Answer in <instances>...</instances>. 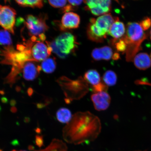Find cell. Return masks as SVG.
I'll return each mask as SVG.
<instances>
[{
    "label": "cell",
    "mask_w": 151,
    "mask_h": 151,
    "mask_svg": "<svg viewBox=\"0 0 151 151\" xmlns=\"http://www.w3.org/2000/svg\"><path fill=\"white\" fill-rule=\"evenodd\" d=\"M36 62L28 61L24 64L22 73L23 78L26 80L32 81L39 75L42 69L41 65H38Z\"/></svg>",
    "instance_id": "7c38bea8"
},
{
    "label": "cell",
    "mask_w": 151,
    "mask_h": 151,
    "mask_svg": "<svg viewBox=\"0 0 151 151\" xmlns=\"http://www.w3.org/2000/svg\"><path fill=\"white\" fill-rule=\"evenodd\" d=\"M1 106H0V112H1Z\"/></svg>",
    "instance_id": "ee69618b"
},
{
    "label": "cell",
    "mask_w": 151,
    "mask_h": 151,
    "mask_svg": "<svg viewBox=\"0 0 151 151\" xmlns=\"http://www.w3.org/2000/svg\"><path fill=\"white\" fill-rule=\"evenodd\" d=\"M86 6L85 9L89 11L96 16L108 14L111 9V1L108 0H90L84 1Z\"/></svg>",
    "instance_id": "ba28073f"
},
{
    "label": "cell",
    "mask_w": 151,
    "mask_h": 151,
    "mask_svg": "<svg viewBox=\"0 0 151 151\" xmlns=\"http://www.w3.org/2000/svg\"><path fill=\"white\" fill-rule=\"evenodd\" d=\"M72 116L70 111L65 107L58 109L56 113L57 119L62 123L68 124L70 121Z\"/></svg>",
    "instance_id": "d6986e66"
},
{
    "label": "cell",
    "mask_w": 151,
    "mask_h": 151,
    "mask_svg": "<svg viewBox=\"0 0 151 151\" xmlns=\"http://www.w3.org/2000/svg\"><path fill=\"white\" fill-rule=\"evenodd\" d=\"M17 101L16 100L12 99L10 101V104L12 107L15 106L16 105Z\"/></svg>",
    "instance_id": "d590c367"
},
{
    "label": "cell",
    "mask_w": 151,
    "mask_h": 151,
    "mask_svg": "<svg viewBox=\"0 0 151 151\" xmlns=\"http://www.w3.org/2000/svg\"><path fill=\"white\" fill-rule=\"evenodd\" d=\"M11 151H27L23 150H12Z\"/></svg>",
    "instance_id": "b9f144b4"
},
{
    "label": "cell",
    "mask_w": 151,
    "mask_h": 151,
    "mask_svg": "<svg viewBox=\"0 0 151 151\" xmlns=\"http://www.w3.org/2000/svg\"><path fill=\"white\" fill-rule=\"evenodd\" d=\"M94 19H90V22L87 28V35L88 39L96 42H103L106 38L107 34L104 32L96 26Z\"/></svg>",
    "instance_id": "8fae6325"
},
{
    "label": "cell",
    "mask_w": 151,
    "mask_h": 151,
    "mask_svg": "<svg viewBox=\"0 0 151 151\" xmlns=\"http://www.w3.org/2000/svg\"><path fill=\"white\" fill-rule=\"evenodd\" d=\"M33 41L29 40L26 44L29 47L33 61L36 62L43 61L50 57L52 49L48 41Z\"/></svg>",
    "instance_id": "8992f818"
},
{
    "label": "cell",
    "mask_w": 151,
    "mask_h": 151,
    "mask_svg": "<svg viewBox=\"0 0 151 151\" xmlns=\"http://www.w3.org/2000/svg\"><path fill=\"white\" fill-rule=\"evenodd\" d=\"M60 29L62 31L78 28L80 23V16L73 12L65 13L62 16Z\"/></svg>",
    "instance_id": "30bf717a"
},
{
    "label": "cell",
    "mask_w": 151,
    "mask_h": 151,
    "mask_svg": "<svg viewBox=\"0 0 151 151\" xmlns=\"http://www.w3.org/2000/svg\"><path fill=\"white\" fill-rule=\"evenodd\" d=\"M77 8V7L73 6L69 4L65 6V7L61 9L60 12L62 13L68 12L69 11H75Z\"/></svg>",
    "instance_id": "f1b7e54d"
},
{
    "label": "cell",
    "mask_w": 151,
    "mask_h": 151,
    "mask_svg": "<svg viewBox=\"0 0 151 151\" xmlns=\"http://www.w3.org/2000/svg\"><path fill=\"white\" fill-rule=\"evenodd\" d=\"M135 84L137 85H145L151 86V83L146 80V79H143V80H137L135 81Z\"/></svg>",
    "instance_id": "f546056e"
},
{
    "label": "cell",
    "mask_w": 151,
    "mask_h": 151,
    "mask_svg": "<svg viewBox=\"0 0 151 151\" xmlns=\"http://www.w3.org/2000/svg\"><path fill=\"white\" fill-rule=\"evenodd\" d=\"M67 1H49L50 4L54 8H58L65 7L67 3Z\"/></svg>",
    "instance_id": "484cf974"
},
{
    "label": "cell",
    "mask_w": 151,
    "mask_h": 151,
    "mask_svg": "<svg viewBox=\"0 0 151 151\" xmlns=\"http://www.w3.org/2000/svg\"><path fill=\"white\" fill-rule=\"evenodd\" d=\"M78 43L76 37L68 32L61 34L53 41L52 51L58 57L65 59L69 54L74 53Z\"/></svg>",
    "instance_id": "277c9868"
},
{
    "label": "cell",
    "mask_w": 151,
    "mask_h": 151,
    "mask_svg": "<svg viewBox=\"0 0 151 151\" xmlns=\"http://www.w3.org/2000/svg\"><path fill=\"white\" fill-rule=\"evenodd\" d=\"M11 112L13 113H16L17 111V109L15 106H13L11 107Z\"/></svg>",
    "instance_id": "8d00e7d4"
},
{
    "label": "cell",
    "mask_w": 151,
    "mask_h": 151,
    "mask_svg": "<svg viewBox=\"0 0 151 151\" xmlns=\"http://www.w3.org/2000/svg\"><path fill=\"white\" fill-rule=\"evenodd\" d=\"M91 99L94 109L99 111L106 110L109 108L111 102L110 95L106 91L92 94Z\"/></svg>",
    "instance_id": "9c48e42d"
},
{
    "label": "cell",
    "mask_w": 151,
    "mask_h": 151,
    "mask_svg": "<svg viewBox=\"0 0 151 151\" xmlns=\"http://www.w3.org/2000/svg\"><path fill=\"white\" fill-rule=\"evenodd\" d=\"M35 131L37 134H40L41 132V130L40 128L37 127L36 129H35Z\"/></svg>",
    "instance_id": "f35d334b"
},
{
    "label": "cell",
    "mask_w": 151,
    "mask_h": 151,
    "mask_svg": "<svg viewBox=\"0 0 151 151\" xmlns=\"http://www.w3.org/2000/svg\"><path fill=\"white\" fill-rule=\"evenodd\" d=\"M84 78L88 84L91 86L99 84L101 82V78L99 73L96 70H90L85 73Z\"/></svg>",
    "instance_id": "e0dca14e"
},
{
    "label": "cell",
    "mask_w": 151,
    "mask_h": 151,
    "mask_svg": "<svg viewBox=\"0 0 151 151\" xmlns=\"http://www.w3.org/2000/svg\"><path fill=\"white\" fill-rule=\"evenodd\" d=\"M150 58H151V53L150 54Z\"/></svg>",
    "instance_id": "bcb514c9"
},
{
    "label": "cell",
    "mask_w": 151,
    "mask_h": 151,
    "mask_svg": "<svg viewBox=\"0 0 151 151\" xmlns=\"http://www.w3.org/2000/svg\"><path fill=\"white\" fill-rule=\"evenodd\" d=\"M113 55L112 49L108 46L95 48L91 53L92 57L96 61L102 60L108 61L111 58L112 59Z\"/></svg>",
    "instance_id": "5bb4252c"
},
{
    "label": "cell",
    "mask_w": 151,
    "mask_h": 151,
    "mask_svg": "<svg viewBox=\"0 0 151 151\" xmlns=\"http://www.w3.org/2000/svg\"><path fill=\"white\" fill-rule=\"evenodd\" d=\"M9 33L5 29L0 30V45L5 47L12 46V40Z\"/></svg>",
    "instance_id": "603a6c76"
},
{
    "label": "cell",
    "mask_w": 151,
    "mask_h": 151,
    "mask_svg": "<svg viewBox=\"0 0 151 151\" xmlns=\"http://www.w3.org/2000/svg\"><path fill=\"white\" fill-rule=\"evenodd\" d=\"M61 86L65 94L66 103H69L74 100H79L86 96L89 91L88 84L82 77L75 80H72L63 76L56 81Z\"/></svg>",
    "instance_id": "3957f363"
},
{
    "label": "cell",
    "mask_w": 151,
    "mask_h": 151,
    "mask_svg": "<svg viewBox=\"0 0 151 151\" xmlns=\"http://www.w3.org/2000/svg\"><path fill=\"white\" fill-rule=\"evenodd\" d=\"M5 93V92L4 90H0V94L1 95H4Z\"/></svg>",
    "instance_id": "60d3db41"
},
{
    "label": "cell",
    "mask_w": 151,
    "mask_h": 151,
    "mask_svg": "<svg viewBox=\"0 0 151 151\" xmlns=\"http://www.w3.org/2000/svg\"><path fill=\"white\" fill-rule=\"evenodd\" d=\"M118 17H114L111 14L102 15L94 19V23L96 26L108 35L109 28L112 24L119 19Z\"/></svg>",
    "instance_id": "4fadbf2b"
},
{
    "label": "cell",
    "mask_w": 151,
    "mask_h": 151,
    "mask_svg": "<svg viewBox=\"0 0 151 151\" xmlns=\"http://www.w3.org/2000/svg\"><path fill=\"white\" fill-rule=\"evenodd\" d=\"M91 88L94 93H96L103 91L106 92L108 89V86L104 82H101L97 86H91Z\"/></svg>",
    "instance_id": "d4e9b609"
},
{
    "label": "cell",
    "mask_w": 151,
    "mask_h": 151,
    "mask_svg": "<svg viewBox=\"0 0 151 151\" xmlns=\"http://www.w3.org/2000/svg\"><path fill=\"white\" fill-rule=\"evenodd\" d=\"M133 61L135 67L140 70H146L151 66V58L146 52L137 55L134 58Z\"/></svg>",
    "instance_id": "2e32d148"
},
{
    "label": "cell",
    "mask_w": 151,
    "mask_h": 151,
    "mask_svg": "<svg viewBox=\"0 0 151 151\" xmlns=\"http://www.w3.org/2000/svg\"><path fill=\"white\" fill-rule=\"evenodd\" d=\"M1 101L2 103L4 104H7L8 103L9 100L6 97H1Z\"/></svg>",
    "instance_id": "e575fe53"
},
{
    "label": "cell",
    "mask_w": 151,
    "mask_h": 151,
    "mask_svg": "<svg viewBox=\"0 0 151 151\" xmlns=\"http://www.w3.org/2000/svg\"><path fill=\"white\" fill-rule=\"evenodd\" d=\"M139 24L143 29L146 31L151 27V19L148 17H146L141 21Z\"/></svg>",
    "instance_id": "4316f807"
},
{
    "label": "cell",
    "mask_w": 151,
    "mask_h": 151,
    "mask_svg": "<svg viewBox=\"0 0 151 151\" xmlns=\"http://www.w3.org/2000/svg\"><path fill=\"white\" fill-rule=\"evenodd\" d=\"M21 88L19 86H17L16 88V90L17 92H19L21 90Z\"/></svg>",
    "instance_id": "ab89813d"
},
{
    "label": "cell",
    "mask_w": 151,
    "mask_h": 151,
    "mask_svg": "<svg viewBox=\"0 0 151 151\" xmlns=\"http://www.w3.org/2000/svg\"><path fill=\"white\" fill-rule=\"evenodd\" d=\"M148 36L140 24L136 22H128L126 26V34L121 38L127 45L126 52L127 61H133L136 54L141 50V43Z\"/></svg>",
    "instance_id": "7a4b0ae2"
},
{
    "label": "cell",
    "mask_w": 151,
    "mask_h": 151,
    "mask_svg": "<svg viewBox=\"0 0 151 151\" xmlns=\"http://www.w3.org/2000/svg\"><path fill=\"white\" fill-rule=\"evenodd\" d=\"M47 18L48 17L45 14L38 16L28 15L26 17L24 24L30 37H37L41 41H45L46 37L45 33L49 29L46 22Z\"/></svg>",
    "instance_id": "5b68a950"
},
{
    "label": "cell",
    "mask_w": 151,
    "mask_h": 151,
    "mask_svg": "<svg viewBox=\"0 0 151 151\" xmlns=\"http://www.w3.org/2000/svg\"><path fill=\"white\" fill-rule=\"evenodd\" d=\"M120 58V56L119 54L118 53H115L113 55L112 59L115 60H118Z\"/></svg>",
    "instance_id": "836d02e7"
},
{
    "label": "cell",
    "mask_w": 151,
    "mask_h": 151,
    "mask_svg": "<svg viewBox=\"0 0 151 151\" xmlns=\"http://www.w3.org/2000/svg\"><path fill=\"white\" fill-rule=\"evenodd\" d=\"M102 79L103 82L108 86H114L117 81V77L116 73L111 70L106 71Z\"/></svg>",
    "instance_id": "44dd1931"
},
{
    "label": "cell",
    "mask_w": 151,
    "mask_h": 151,
    "mask_svg": "<svg viewBox=\"0 0 151 151\" xmlns=\"http://www.w3.org/2000/svg\"><path fill=\"white\" fill-rule=\"evenodd\" d=\"M35 143L36 145L40 148L44 145H43L44 141H43V137L42 135H37L35 136Z\"/></svg>",
    "instance_id": "83f0119b"
},
{
    "label": "cell",
    "mask_w": 151,
    "mask_h": 151,
    "mask_svg": "<svg viewBox=\"0 0 151 151\" xmlns=\"http://www.w3.org/2000/svg\"><path fill=\"white\" fill-rule=\"evenodd\" d=\"M41 67L45 73H50L54 72L56 67V62L55 58H48L42 61Z\"/></svg>",
    "instance_id": "ffe728a7"
},
{
    "label": "cell",
    "mask_w": 151,
    "mask_h": 151,
    "mask_svg": "<svg viewBox=\"0 0 151 151\" xmlns=\"http://www.w3.org/2000/svg\"><path fill=\"white\" fill-rule=\"evenodd\" d=\"M30 121H31V119L29 117H26L24 119V122L26 123H29Z\"/></svg>",
    "instance_id": "74e56055"
},
{
    "label": "cell",
    "mask_w": 151,
    "mask_h": 151,
    "mask_svg": "<svg viewBox=\"0 0 151 151\" xmlns=\"http://www.w3.org/2000/svg\"><path fill=\"white\" fill-rule=\"evenodd\" d=\"M125 31V26L122 22L120 21L119 19L111 26L108 35L113 37L115 41H117L120 38L121 39L124 36Z\"/></svg>",
    "instance_id": "9a60e30c"
},
{
    "label": "cell",
    "mask_w": 151,
    "mask_h": 151,
    "mask_svg": "<svg viewBox=\"0 0 151 151\" xmlns=\"http://www.w3.org/2000/svg\"><path fill=\"white\" fill-rule=\"evenodd\" d=\"M70 4L73 6L77 7L78 6L81 4L83 2H84L83 1H68Z\"/></svg>",
    "instance_id": "4dcf8cb0"
},
{
    "label": "cell",
    "mask_w": 151,
    "mask_h": 151,
    "mask_svg": "<svg viewBox=\"0 0 151 151\" xmlns=\"http://www.w3.org/2000/svg\"><path fill=\"white\" fill-rule=\"evenodd\" d=\"M111 42L112 44L115 46V48L118 52H126L127 50V45L123 40L122 38L116 41L112 40Z\"/></svg>",
    "instance_id": "cb8c5ba5"
},
{
    "label": "cell",
    "mask_w": 151,
    "mask_h": 151,
    "mask_svg": "<svg viewBox=\"0 0 151 151\" xmlns=\"http://www.w3.org/2000/svg\"><path fill=\"white\" fill-rule=\"evenodd\" d=\"M150 39L151 40V29L150 32Z\"/></svg>",
    "instance_id": "7bdbcfd3"
},
{
    "label": "cell",
    "mask_w": 151,
    "mask_h": 151,
    "mask_svg": "<svg viewBox=\"0 0 151 151\" xmlns=\"http://www.w3.org/2000/svg\"><path fill=\"white\" fill-rule=\"evenodd\" d=\"M68 147L65 143L59 139H53L50 144L46 148L33 151H67Z\"/></svg>",
    "instance_id": "ac0fdd59"
},
{
    "label": "cell",
    "mask_w": 151,
    "mask_h": 151,
    "mask_svg": "<svg viewBox=\"0 0 151 151\" xmlns=\"http://www.w3.org/2000/svg\"><path fill=\"white\" fill-rule=\"evenodd\" d=\"M0 151H3L2 150H1V149H0Z\"/></svg>",
    "instance_id": "f6af8a7d"
},
{
    "label": "cell",
    "mask_w": 151,
    "mask_h": 151,
    "mask_svg": "<svg viewBox=\"0 0 151 151\" xmlns=\"http://www.w3.org/2000/svg\"><path fill=\"white\" fill-rule=\"evenodd\" d=\"M27 93L28 95L30 97H31L33 95L34 93V90L33 88L31 87L28 88L27 90Z\"/></svg>",
    "instance_id": "d6a6232c"
},
{
    "label": "cell",
    "mask_w": 151,
    "mask_h": 151,
    "mask_svg": "<svg viewBox=\"0 0 151 151\" xmlns=\"http://www.w3.org/2000/svg\"><path fill=\"white\" fill-rule=\"evenodd\" d=\"M47 105L45 103H39L37 104V108L41 109H42L45 106H46Z\"/></svg>",
    "instance_id": "1f68e13d"
},
{
    "label": "cell",
    "mask_w": 151,
    "mask_h": 151,
    "mask_svg": "<svg viewBox=\"0 0 151 151\" xmlns=\"http://www.w3.org/2000/svg\"><path fill=\"white\" fill-rule=\"evenodd\" d=\"M101 129L99 118L88 111L78 112L62 131L64 140L75 145L89 143L97 138Z\"/></svg>",
    "instance_id": "6da1fadb"
},
{
    "label": "cell",
    "mask_w": 151,
    "mask_h": 151,
    "mask_svg": "<svg viewBox=\"0 0 151 151\" xmlns=\"http://www.w3.org/2000/svg\"><path fill=\"white\" fill-rule=\"evenodd\" d=\"M15 1L21 6L31 7L32 8H41L43 7V1L41 0H28V1Z\"/></svg>",
    "instance_id": "7402d4cb"
},
{
    "label": "cell",
    "mask_w": 151,
    "mask_h": 151,
    "mask_svg": "<svg viewBox=\"0 0 151 151\" xmlns=\"http://www.w3.org/2000/svg\"><path fill=\"white\" fill-rule=\"evenodd\" d=\"M17 13L16 11L9 6L0 5V26L13 35Z\"/></svg>",
    "instance_id": "52a82bcc"
}]
</instances>
